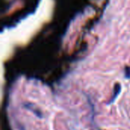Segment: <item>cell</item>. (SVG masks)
Instances as JSON below:
<instances>
[{
    "mask_svg": "<svg viewBox=\"0 0 130 130\" xmlns=\"http://www.w3.org/2000/svg\"><path fill=\"white\" fill-rule=\"evenodd\" d=\"M120 90H121V87H120V84H117L116 86H115V90H114V93H113V98L111 99V101L110 103H112L113 101V100L115 99V98L117 97L118 94L120 92Z\"/></svg>",
    "mask_w": 130,
    "mask_h": 130,
    "instance_id": "obj_1",
    "label": "cell"
},
{
    "mask_svg": "<svg viewBox=\"0 0 130 130\" xmlns=\"http://www.w3.org/2000/svg\"><path fill=\"white\" fill-rule=\"evenodd\" d=\"M125 73H126V78H130V67H126V70H125Z\"/></svg>",
    "mask_w": 130,
    "mask_h": 130,
    "instance_id": "obj_2",
    "label": "cell"
}]
</instances>
